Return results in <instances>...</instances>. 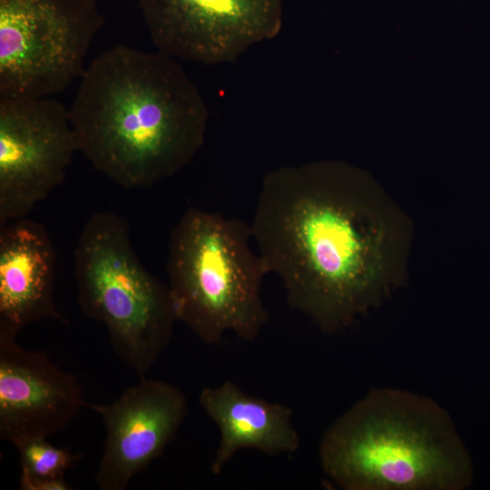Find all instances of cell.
<instances>
[{
  "instance_id": "cell-13",
  "label": "cell",
  "mask_w": 490,
  "mask_h": 490,
  "mask_svg": "<svg viewBox=\"0 0 490 490\" xmlns=\"http://www.w3.org/2000/svg\"><path fill=\"white\" fill-rule=\"evenodd\" d=\"M20 456L21 490H70L65 471L77 456L69 450L50 444L47 439H33L16 446Z\"/></svg>"
},
{
  "instance_id": "cell-10",
  "label": "cell",
  "mask_w": 490,
  "mask_h": 490,
  "mask_svg": "<svg viewBox=\"0 0 490 490\" xmlns=\"http://www.w3.org/2000/svg\"><path fill=\"white\" fill-rule=\"evenodd\" d=\"M88 403L81 383L44 352L0 333V437L15 447L64 430Z\"/></svg>"
},
{
  "instance_id": "cell-4",
  "label": "cell",
  "mask_w": 490,
  "mask_h": 490,
  "mask_svg": "<svg viewBox=\"0 0 490 490\" xmlns=\"http://www.w3.org/2000/svg\"><path fill=\"white\" fill-rule=\"evenodd\" d=\"M251 238L245 222L198 208L188 209L171 232L167 286L177 319L207 344L228 333L253 341L268 322V271Z\"/></svg>"
},
{
  "instance_id": "cell-1",
  "label": "cell",
  "mask_w": 490,
  "mask_h": 490,
  "mask_svg": "<svg viewBox=\"0 0 490 490\" xmlns=\"http://www.w3.org/2000/svg\"><path fill=\"white\" fill-rule=\"evenodd\" d=\"M376 194L338 163L282 166L263 178L252 239L289 305L324 332L346 328L397 279L400 230Z\"/></svg>"
},
{
  "instance_id": "cell-5",
  "label": "cell",
  "mask_w": 490,
  "mask_h": 490,
  "mask_svg": "<svg viewBox=\"0 0 490 490\" xmlns=\"http://www.w3.org/2000/svg\"><path fill=\"white\" fill-rule=\"evenodd\" d=\"M74 265L83 313L106 328L117 356L145 377L178 319L167 284L138 258L126 220L112 211L93 214L78 238Z\"/></svg>"
},
{
  "instance_id": "cell-8",
  "label": "cell",
  "mask_w": 490,
  "mask_h": 490,
  "mask_svg": "<svg viewBox=\"0 0 490 490\" xmlns=\"http://www.w3.org/2000/svg\"><path fill=\"white\" fill-rule=\"evenodd\" d=\"M136 2L157 51L177 61L232 63L282 26V0Z\"/></svg>"
},
{
  "instance_id": "cell-11",
  "label": "cell",
  "mask_w": 490,
  "mask_h": 490,
  "mask_svg": "<svg viewBox=\"0 0 490 490\" xmlns=\"http://www.w3.org/2000/svg\"><path fill=\"white\" fill-rule=\"evenodd\" d=\"M56 253L44 227L21 218L0 225V333L53 319L68 324L54 301Z\"/></svg>"
},
{
  "instance_id": "cell-7",
  "label": "cell",
  "mask_w": 490,
  "mask_h": 490,
  "mask_svg": "<svg viewBox=\"0 0 490 490\" xmlns=\"http://www.w3.org/2000/svg\"><path fill=\"white\" fill-rule=\"evenodd\" d=\"M75 152L63 103L50 97H0V225L25 218L59 186Z\"/></svg>"
},
{
  "instance_id": "cell-3",
  "label": "cell",
  "mask_w": 490,
  "mask_h": 490,
  "mask_svg": "<svg viewBox=\"0 0 490 490\" xmlns=\"http://www.w3.org/2000/svg\"><path fill=\"white\" fill-rule=\"evenodd\" d=\"M318 458L345 490H462L473 480L448 413L397 388L373 389L338 417L321 437Z\"/></svg>"
},
{
  "instance_id": "cell-12",
  "label": "cell",
  "mask_w": 490,
  "mask_h": 490,
  "mask_svg": "<svg viewBox=\"0 0 490 490\" xmlns=\"http://www.w3.org/2000/svg\"><path fill=\"white\" fill-rule=\"evenodd\" d=\"M198 401L219 430L211 472H222L234 456L252 449L268 456L293 455L300 445L293 412L286 405L249 395L226 380L200 392Z\"/></svg>"
},
{
  "instance_id": "cell-9",
  "label": "cell",
  "mask_w": 490,
  "mask_h": 490,
  "mask_svg": "<svg viewBox=\"0 0 490 490\" xmlns=\"http://www.w3.org/2000/svg\"><path fill=\"white\" fill-rule=\"evenodd\" d=\"M105 429L103 452L95 474L101 490H123L159 457L189 414L188 399L177 386L142 377L109 404H88Z\"/></svg>"
},
{
  "instance_id": "cell-2",
  "label": "cell",
  "mask_w": 490,
  "mask_h": 490,
  "mask_svg": "<svg viewBox=\"0 0 490 490\" xmlns=\"http://www.w3.org/2000/svg\"><path fill=\"white\" fill-rule=\"evenodd\" d=\"M69 113L78 152L128 190L182 170L203 144L209 119L177 60L123 44L85 67Z\"/></svg>"
},
{
  "instance_id": "cell-6",
  "label": "cell",
  "mask_w": 490,
  "mask_h": 490,
  "mask_svg": "<svg viewBox=\"0 0 490 490\" xmlns=\"http://www.w3.org/2000/svg\"><path fill=\"white\" fill-rule=\"evenodd\" d=\"M104 22L95 0H0V97L64 92Z\"/></svg>"
}]
</instances>
